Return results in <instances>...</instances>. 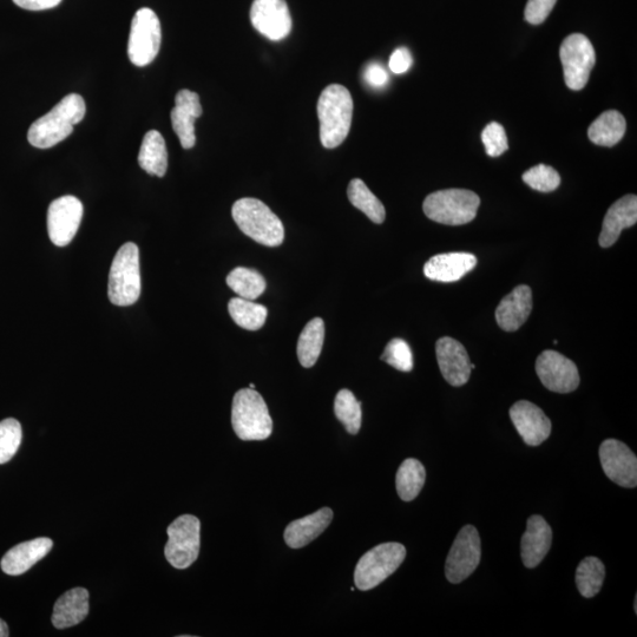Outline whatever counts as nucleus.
I'll return each instance as SVG.
<instances>
[{
	"mask_svg": "<svg viewBox=\"0 0 637 637\" xmlns=\"http://www.w3.org/2000/svg\"><path fill=\"white\" fill-rule=\"evenodd\" d=\"M87 107L83 97L77 94L65 96L47 115L32 124L28 140L32 147L49 149L57 146L72 134L76 124L83 121Z\"/></svg>",
	"mask_w": 637,
	"mask_h": 637,
	"instance_id": "nucleus-1",
	"label": "nucleus"
},
{
	"mask_svg": "<svg viewBox=\"0 0 637 637\" xmlns=\"http://www.w3.org/2000/svg\"><path fill=\"white\" fill-rule=\"evenodd\" d=\"M320 141L326 149L340 146L350 134L353 100L350 91L340 84H332L321 93L318 101Z\"/></svg>",
	"mask_w": 637,
	"mask_h": 637,
	"instance_id": "nucleus-2",
	"label": "nucleus"
},
{
	"mask_svg": "<svg viewBox=\"0 0 637 637\" xmlns=\"http://www.w3.org/2000/svg\"><path fill=\"white\" fill-rule=\"evenodd\" d=\"M232 215L240 231L258 244L278 247L284 242V225L264 202L245 197L234 203Z\"/></svg>",
	"mask_w": 637,
	"mask_h": 637,
	"instance_id": "nucleus-3",
	"label": "nucleus"
},
{
	"mask_svg": "<svg viewBox=\"0 0 637 637\" xmlns=\"http://www.w3.org/2000/svg\"><path fill=\"white\" fill-rule=\"evenodd\" d=\"M233 429L242 441H265L272 435L273 420L259 392L242 389L236 392L232 407Z\"/></svg>",
	"mask_w": 637,
	"mask_h": 637,
	"instance_id": "nucleus-4",
	"label": "nucleus"
},
{
	"mask_svg": "<svg viewBox=\"0 0 637 637\" xmlns=\"http://www.w3.org/2000/svg\"><path fill=\"white\" fill-rule=\"evenodd\" d=\"M141 295L140 251L134 242L124 244L110 268L108 297L111 304L134 305Z\"/></svg>",
	"mask_w": 637,
	"mask_h": 637,
	"instance_id": "nucleus-5",
	"label": "nucleus"
},
{
	"mask_svg": "<svg viewBox=\"0 0 637 637\" xmlns=\"http://www.w3.org/2000/svg\"><path fill=\"white\" fill-rule=\"evenodd\" d=\"M479 205V196L471 190L445 189L426 197L423 210L432 221L446 226H462L475 220Z\"/></svg>",
	"mask_w": 637,
	"mask_h": 637,
	"instance_id": "nucleus-6",
	"label": "nucleus"
},
{
	"mask_svg": "<svg viewBox=\"0 0 637 637\" xmlns=\"http://www.w3.org/2000/svg\"><path fill=\"white\" fill-rule=\"evenodd\" d=\"M405 557L403 544L391 542L377 545L360 558L354 571V583L363 591L378 587L402 566Z\"/></svg>",
	"mask_w": 637,
	"mask_h": 637,
	"instance_id": "nucleus-7",
	"label": "nucleus"
},
{
	"mask_svg": "<svg viewBox=\"0 0 637 637\" xmlns=\"http://www.w3.org/2000/svg\"><path fill=\"white\" fill-rule=\"evenodd\" d=\"M162 30L159 17L148 8L135 13L131 22L128 56L136 67H147L159 55Z\"/></svg>",
	"mask_w": 637,
	"mask_h": 637,
	"instance_id": "nucleus-8",
	"label": "nucleus"
},
{
	"mask_svg": "<svg viewBox=\"0 0 637 637\" xmlns=\"http://www.w3.org/2000/svg\"><path fill=\"white\" fill-rule=\"evenodd\" d=\"M200 533V520L192 515L180 516L169 525L164 555L174 568L187 569L197 560L200 554Z\"/></svg>",
	"mask_w": 637,
	"mask_h": 637,
	"instance_id": "nucleus-9",
	"label": "nucleus"
},
{
	"mask_svg": "<svg viewBox=\"0 0 637 637\" xmlns=\"http://www.w3.org/2000/svg\"><path fill=\"white\" fill-rule=\"evenodd\" d=\"M560 57L567 87L574 91L586 87L596 63L595 49L589 38L582 34L568 36L561 45Z\"/></svg>",
	"mask_w": 637,
	"mask_h": 637,
	"instance_id": "nucleus-10",
	"label": "nucleus"
},
{
	"mask_svg": "<svg viewBox=\"0 0 637 637\" xmlns=\"http://www.w3.org/2000/svg\"><path fill=\"white\" fill-rule=\"evenodd\" d=\"M482 558L481 537L472 525H466L453 542L445 563L446 579L458 584L474 574Z\"/></svg>",
	"mask_w": 637,
	"mask_h": 637,
	"instance_id": "nucleus-11",
	"label": "nucleus"
},
{
	"mask_svg": "<svg viewBox=\"0 0 637 637\" xmlns=\"http://www.w3.org/2000/svg\"><path fill=\"white\" fill-rule=\"evenodd\" d=\"M83 205L75 196L67 195L52 201L48 210L49 238L57 247L71 244L81 226Z\"/></svg>",
	"mask_w": 637,
	"mask_h": 637,
	"instance_id": "nucleus-12",
	"label": "nucleus"
},
{
	"mask_svg": "<svg viewBox=\"0 0 637 637\" xmlns=\"http://www.w3.org/2000/svg\"><path fill=\"white\" fill-rule=\"evenodd\" d=\"M536 372L549 391L570 393L580 385V374L574 361L556 351H544L537 358Z\"/></svg>",
	"mask_w": 637,
	"mask_h": 637,
	"instance_id": "nucleus-13",
	"label": "nucleus"
},
{
	"mask_svg": "<svg viewBox=\"0 0 637 637\" xmlns=\"http://www.w3.org/2000/svg\"><path fill=\"white\" fill-rule=\"evenodd\" d=\"M600 461L604 474L622 488L637 485V458L625 443L607 439L600 446Z\"/></svg>",
	"mask_w": 637,
	"mask_h": 637,
	"instance_id": "nucleus-14",
	"label": "nucleus"
},
{
	"mask_svg": "<svg viewBox=\"0 0 637 637\" xmlns=\"http://www.w3.org/2000/svg\"><path fill=\"white\" fill-rule=\"evenodd\" d=\"M251 22L269 41L279 42L292 31V17L286 0H254Z\"/></svg>",
	"mask_w": 637,
	"mask_h": 637,
	"instance_id": "nucleus-15",
	"label": "nucleus"
},
{
	"mask_svg": "<svg viewBox=\"0 0 637 637\" xmlns=\"http://www.w3.org/2000/svg\"><path fill=\"white\" fill-rule=\"evenodd\" d=\"M509 415L525 444L538 446L550 437V419L535 404L521 400L511 407Z\"/></svg>",
	"mask_w": 637,
	"mask_h": 637,
	"instance_id": "nucleus-16",
	"label": "nucleus"
},
{
	"mask_svg": "<svg viewBox=\"0 0 637 637\" xmlns=\"http://www.w3.org/2000/svg\"><path fill=\"white\" fill-rule=\"evenodd\" d=\"M436 353L439 369L446 382L455 387L469 382L472 364L468 352L459 341L450 337L439 339Z\"/></svg>",
	"mask_w": 637,
	"mask_h": 637,
	"instance_id": "nucleus-17",
	"label": "nucleus"
},
{
	"mask_svg": "<svg viewBox=\"0 0 637 637\" xmlns=\"http://www.w3.org/2000/svg\"><path fill=\"white\" fill-rule=\"evenodd\" d=\"M202 113L199 95L188 89L177 93L172 110V124L183 149H192L195 146V121Z\"/></svg>",
	"mask_w": 637,
	"mask_h": 637,
	"instance_id": "nucleus-18",
	"label": "nucleus"
},
{
	"mask_svg": "<svg viewBox=\"0 0 637 637\" xmlns=\"http://www.w3.org/2000/svg\"><path fill=\"white\" fill-rule=\"evenodd\" d=\"M553 543V530L542 516H531L521 541V555L525 568L534 569L544 560Z\"/></svg>",
	"mask_w": 637,
	"mask_h": 637,
	"instance_id": "nucleus-19",
	"label": "nucleus"
},
{
	"mask_svg": "<svg viewBox=\"0 0 637 637\" xmlns=\"http://www.w3.org/2000/svg\"><path fill=\"white\" fill-rule=\"evenodd\" d=\"M533 311V292L529 286L521 285L503 298L496 310V320L505 332L521 328Z\"/></svg>",
	"mask_w": 637,
	"mask_h": 637,
	"instance_id": "nucleus-20",
	"label": "nucleus"
},
{
	"mask_svg": "<svg viewBox=\"0 0 637 637\" xmlns=\"http://www.w3.org/2000/svg\"><path fill=\"white\" fill-rule=\"evenodd\" d=\"M637 222V197L630 194L623 196L609 208L603 220L600 234V246L609 248L619 240L623 229L633 227Z\"/></svg>",
	"mask_w": 637,
	"mask_h": 637,
	"instance_id": "nucleus-21",
	"label": "nucleus"
},
{
	"mask_svg": "<svg viewBox=\"0 0 637 637\" xmlns=\"http://www.w3.org/2000/svg\"><path fill=\"white\" fill-rule=\"evenodd\" d=\"M52 547L54 542L48 537H39L36 540L18 544L4 555L2 570L10 576L22 575L43 560Z\"/></svg>",
	"mask_w": 637,
	"mask_h": 637,
	"instance_id": "nucleus-22",
	"label": "nucleus"
},
{
	"mask_svg": "<svg viewBox=\"0 0 637 637\" xmlns=\"http://www.w3.org/2000/svg\"><path fill=\"white\" fill-rule=\"evenodd\" d=\"M477 258L470 253H446L433 256L424 266L425 277L437 282H456L470 273Z\"/></svg>",
	"mask_w": 637,
	"mask_h": 637,
	"instance_id": "nucleus-23",
	"label": "nucleus"
},
{
	"mask_svg": "<svg viewBox=\"0 0 637 637\" xmlns=\"http://www.w3.org/2000/svg\"><path fill=\"white\" fill-rule=\"evenodd\" d=\"M333 520V511L323 508L314 514L300 518L288 524L285 530V541L288 547L300 549L306 547L327 529Z\"/></svg>",
	"mask_w": 637,
	"mask_h": 637,
	"instance_id": "nucleus-24",
	"label": "nucleus"
},
{
	"mask_svg": "<svg viewBox=\"0 0 637 637\" xmlns=\"http://www.w3.org/2000/svg\"><path fill=\"white\" fill-rule=\"evenodd\" d=\"M89 609V591L85 588H74L59 597L51 620L57 629L74 627L85 620Z\"/></svg>",
	"mask_w": 637,
	"mask_h": 637,
	"instance_id": "nucleus-25",
	"label": "nucleus"
},
{
	"mask_svg": "<svg viewBox=\"0 0 637 637\" xmlns=\"http://www.w3.org/2000/svg\"><path fill=\"white\" fill-rule=\"evenodd\" d=\"M140 167L149 175L163 177L168 169L166 141L157 130H150L142 142L139 154Z\"/></svg>",
	"mask_w": 637,
	"mask_h": 637,
	"instance_id": "nucleus-26",
	"label": "nucleus"
},
{
	"mask_svg": "<svg viewBox=\"0 0 637 637\" xmlns=\"http://www.w3.org/2000/svg\"><path fill=\"white\" fill-rule=\"evenodd\" d=\"M626 118L619 111L609 110L591 124L588 130L589 140L597 146L614 147L625 136Z\"/></svg>",
	"mask_w": 637,
	"mask_h": 637,
	"instance_id": "nucleus-27",
	"label": "nucleus"
},
{
	"mask_svg": "<svg viewBox=\"0 0 637 637\" xmlns=\"http://www.w3.org/2000/svg\"><path fill=\"white\" fill-rule=\"evenodd\" d=\"M325 340V324L321 318H314L301 332L298 341V358L306 369L317 363Z\"/></svg>",
	"mask_w": 637,
	"mask_h": 637,
	"instance_id": "nucleus-28",
	"label": "nucleus"
},
{
	"mask_svg": "<svg viewBox=\"0 0 637 637\" xmlns=\"http://www.w3.org/2000/svg\"><path fill=\"white\" fill-rule=\"evenodd\" d=\"M426 479L424 465L417 459H406L399 466L396 476V488L404 502H411L422 491Z\"/></svg>",
	"mask_w": 637,
	"mask_h": 637,
	"instance_id": "nucleus-29",
	"label": "nucleus"
},
{
	"mask_svg": "<svg viewBox=\"0 0 637 637\" xmlns=\"http://www.w3.org/2000/svg\"><path fill=\"white\" fill-rule=\"evenodd\" d=\"M347 196L352 205L361 210L372 222L380 225L385 221L386 210L383 203L371 192L363 180H352L348 185Z\"/></svg>",
	"mask_w": 637,
	"mask_h": 637,
	"instance_id": "nucleus-30",
	"label": "nucleus"
},
{
	"mask_svg": "<svg viewBox=\"0 0 637 637\" xmlns=\"http://www.w3.org/2000/svg\"><path fill=\"white\" fill-rule=\"evenodd\" d=\"M604 579H606V567L597 557L584 558L576 570V586L586 599H591L600 593Z\"/></svg>",
	"mask_w": 637,
	"mask_h": 637,
	"instance_id": "nucleus-31",
	"label": "nucleus"
},
{
	"mask_svg": "<svg viewBox=\"0 0 637 637\" xmlns=\"http://www.w3.org/2000/svg\"><path fill=\"white\" fill-rule=\"evenodd\" d=\"M227 285L242 299L255 300L265 293L266 280L259 272L246 267L233 269L227 277Z\"/></svg>",
	"mask_w": 637,
	"mask_h": 637,
	"instance_id": "nucleus-32",
	"label": "nucleus"
},
{
	"mask_svg": "<svg viewBox=\"0 0 637 637\" xmlns=\"http://www.w3.org/2000/svg\"><path fill=\"white\" fill-rule=\"evenodd\" d=\"M228 311L234 323L248 331L260 330L265 325L268 315L265 306L242 298H234L229 301Z\"/></svg>",
	"mask_w": 637,
	"mask_h": 637,
	"instance_id": "nucleus-33",
	"label": "nucleus"
},
{
	"mask_svg": "<svg viewBox=\"0 0 637 637\" xmlns=\"http://www.w3.org/2000/svg\"><path fill=\"white\" fill-rule=\"evenodd\" d=\"M334 413L351 435H357L361 428V404L350 390L338 392L334 402Z\"/></svg>",
	"mask_w": 637,
	"mask_h": 637,
	"instance_id": "nucleus-34",
	"label": "nucleus"
},
{
	"mask_svg": "<svg viewBox=\"0 0 637 637\" xmlns=\"http://www.w3.org/2000/svg\"><path fill=\"white\" fill-rule=\"evenodd\" d=\"M22 438V425L18 420L8 418L0 422V464L8 463L15 457Z\"/></svg>",
	"mask_w": 637,
	"mask_h": 637,
	"instance_id": "nucleus-35",
	"label": "nucleus"
},
{
	"mask_svg": "<svg viewBox=\"0 0 637 637\" xmlns=\"http://www.w3.org/2000/svg\"><path fill=\"white\" fill-rule=\"evenodd\" d=\"M523 181L527 183L530 188L537 190L541 193L554 192L561 185L560 174L556 172L554 168L545 166V164H538L523 174Z\"/></svg>",
	"mask_w": 637,
	"mask_h": 637,
	"instance_id": "nucleus-36",
	"label": "nucleus"
},
{
	"mask_svg": "<svg viewBox=\"0 0 637 637\" xmlns=\"http://www.w3.org/2000/svg\"><path fill=\"white\" fill-rule=\"evenodd\" d=\"M382 360L398 371L411 372L413 369L411 347L403 339H392L385 348Z\"/></svg>",
	"mask_w": 637,
	"mask_h": 637,
	"instance_id": "nucleus-37",
	"label": "nucleus"
},
{
	"mask_svg": "<svg viewBox=\"0 0 637 637\" xmlns=\"http://www.w3.org/2000/svg\"><path fill=\"white\" fill-rule=\"evenodd\" d=\"M482 141L485 151L491 157H498L509 149L507 133L501 124L491 122L487 128L483 130Z\"/></svg>",
	"mask_w": 637,
	"mask_h": 637,
	"instance_id": "nucleus-38",
	"label": "nucleus"
},
{
	"mask_svg": "<svg viewBox=\"0 0 637 637\" xmlns=\"http://www.w3.org/2000/svg\"><path fill=\"white\" fill-rule=\"evenodd\" d=\"M556 3L557 0H528L524 12L525 21L533 25L544 23Z\"/></svg>",
	"mask_w": 637,
	"mask_h": 637,
	"instance_id": "nucleus-39",
	"label": "nucleus"
},
{
	"mask_svg": "<svg viewBox=\"0 0 637 637\" xmlns=\"http://www.w3.org/2000/svg\"><path fill=\"white\" fill-rule=\"evenodd\" d=\"M413 59L411 52L406 48H399L393 52L389 67L394 74L402 75L412 67Z\"/></svg>",
	"mask_w": 637,
	"mask_h": 637,
	"instance_id": "nucleus-40",
	"label": "nucleus"
},
{
	"mask_svg": "<svg viewBox=\"0 0 637 637\" xmlns=\"http://www.w3.org/2000/svg\"><path fill=\"white\" fill-rule=\"evenodd\" d=\"M364 78L367 84L372 88H384L389 82V75L382 64L371 63L367 65Z\"/></svg>",
	"mask_w": 637,
	"mask_h": 637,
	"instance_id": "nucleus-41",
	"label": "nucleus"
},
{
	"mask_svg": "<svg viewBox=\"0 0 637 637\" xmlns=\"http://www.w3.org/2000/svg\"><path fill=\"white\" fill-rule=\"evenodd\" d=\"M19 8L29 11H44L56 8L62 0H13Z\"/></svg>",
	"mask_w": 637,
	"mask_h": 637,
	"instance_id": "nucleus-42",
	"label": "nucleus"
},
{
	"mask_svg": "<svg viewBox=\"0 0 637 637\" xmlns=\"http://www.w3.org/2000/svg\"><path fill=\"white\" fill-rule=\"evenodd\" d=\"M9 635L10 633L8 625H6V623L2 619H0V637H8Z\"/></svg>",
	"mask_w": 637,
	"mask_h": 637,
	"instance_id": "nucleus-43",
	"label": "nucleus"
},
{
	"mask_svg": "<svg viewBox=\"0 0 637 637\" xmlns=\"http://www.w3.org/2000/svg\"><path fill=\"white\" fill-rule=\"evenodd\" d=\"M249 389L255 390V385L254 384L249 385Z\"/></svg>",
	"mask_w": 637,
	"mask_h": 637,
	"instance_id": "nucleus-44",
	"label": "nucleus"
}]
</instances>
